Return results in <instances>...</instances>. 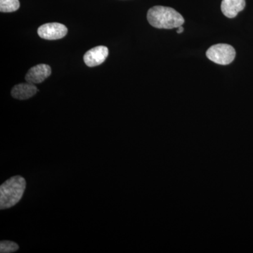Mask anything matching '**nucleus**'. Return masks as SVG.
<instances>
[{"label": "nucleus", "instance_id": "10", "mask_svg": "<svg viewBox=\"0 0 253 253\" xmlns=\"http://www.w3.org/2000/svg\"><path fill=\"white\" fill-rule=\"evenodd\" d=\"M19 246L16 243L10 241H1L0 243V253H11L17 251Z\"/></svg>", "mask_w": 253, "mask_h": 253}, {"label": "nucleus", "instance_id": "4", "mask_svg": "<svg viewBox=\"0 0 253 253\" xmlns=\"http://www.w3.org/2000/svg\"><path fill=\"white\" fill-rule=\"evenodd\" d=\"M67 28L59 23H46L38 30V36L48 41L61 39L67 35Z\"/></svg>", "mask_w": 253, "mask_h": 253}, {"label": "nucleus", "instance_id": "5", "mask_svg": "<svg viewBox=\"0 0 253 253\" xmlns=\"http://www.w3.org/2000/svg\"><path fill=\"white\" fill-rule=\"evenodd\" d=\"M109 56V49L106 46H98L86 51L84 61L89 67H94L104 62Z\"/></svg>", "mask_w": 253, "mask_h": 253}, {"label": "nucleus", "instance_id": "9", "mask_svg": "<svg viewBox=\"0 0 253 253\" xmlns=\"http://www.w3.org/2000/svg\"><path fill=\"white\" fill-rule=\"evenodd\" d=\"M19 0H0V11L1 12H14L19 9Z\"/></svg>", "mask_w": 253, "mask_h": 253}, {"label": "nucleus", "instance_id": "7", "mask_svg": "<svg viewBox=\"0 0 253 253\" xmlns=\"http://www.w3.org/2000/svg\"><path fill=\"white\" fill-rule=\"evenodd\" d=\"M245 7L246 0H222L221 1V11L227 18H235Z\"/></svg>", "mask_w": 253, "mask_h": 253}, {"label": "nucleus", "instance_id": "11", "mask_svg": "<svg viewBox=\"0 0 253 253\" xmlns=\"http://www.w3.org/2000/svg\"><path fill=\"white\" fill-rule=\"evenodd\" d=\"M184 28L182 27V26H179V28H178L177 31H176V33H179V34H180V33H183L184 32Z\"/></svg>", "mask_w": 253, "mask_h": 253}, {"label": "nucleus", "instance_id": "1", "mask_svg": "<svg viewBox=\"0 0 253 253\" xmlns=\"http://www.w3.org/2000/svg\"><path fill=\"white\" fill-rule=\"evenodd\" d=\"M148 21L159 29L178 28L184 23V18L175 9L168 6H155L147 13Z\"/></svg>", "mask_w": 253, "mask_h": 253}, {"label": "nucleus", "instance_id": "3", "mask_svg": "<svg viewBox=\"0 0 253 253\" xmlns=\"http://www.w3.org/2000/svg\"><path fill=\"white\" fill-rule=\"evenodd\" d=\"M206 56L212 62L217 64L228 65L235 59L236 51L229 44H214L206 51Z\"/></svg>", "mask_w": 253, "mask_h": 253}, {"label": "nucleus", "instance_id": "6", "mask_svg": "<svg viewBox=\"0 0 253 253\" xmlns=\"http://www.w3.org/2000/svg\"><path fill=\"white\" fill-rule=\"evenodd\" d=\"M51 73V67L46 64L37 65L28 71L26 81L31 84H39L49 77Z\"/></svg>", "mask_w": 253, "mask_h": 253}, {"label": "nucleus", "instance_id": "8", "mask_svg": "<svg viewBox=\"0 0 253 253\" xmlns=\"http://www.w3.org/2000/svg\"><path fill=\"white\" fill-rule=\"evenodd\" d=\"M38 89L34 84L31 83H21L16 84L11 90V96L14 99L25 100L30 99L38 92Z\"/></svg>", "mask_w": 253, "mask_h": 253}, {"label": "nucleus", "instance_id": "2", "mask_svg": "<svg viewBox=\"0 0 253 253\" xmlns=\"http://www.w3.org/2000/svg\"><path fill=\"white\" fill-rule=\"evenodd\" d=\"M26 181L21 176H15L0 186V209L6 210L16 206L22 199Z\"/></svg>", "mask_w": 253, "mask_h": 253}]
</instances>
